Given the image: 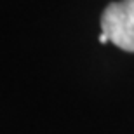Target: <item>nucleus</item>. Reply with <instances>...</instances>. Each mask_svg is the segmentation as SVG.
<instances>
[{"label":"nucleus","mask_w":134,"mask_h":134,"mask_svg":"<svg viewBox=\"0 0 134 134\" xmlns=\"http://www.w3.org/2000/svg\"><path fill=\"white\" fill-rule=\"evenodd\" d=\"M101 30L111 44L134 52V0L110 4L101 16Z\"/></svg>","instance_id":"obj_1"},{"label":"nucleus","mask_w":134,"mask_h":134,"mask_svg":"<svg viewBox=\"0 0 134 134\" xmlns=\"http://www.w3.org/2000/svg\"><path fill=\"white\" fill-rule=\"evenodd\" d=\"M99 42H101V44H106V42H110V38H108L104 33H101V35H99Z\"/></svg>","instance_id":"obj_2"}]
</instances>
